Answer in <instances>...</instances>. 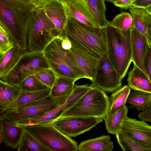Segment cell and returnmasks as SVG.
Listing matches in <instances>:
<instances>
[{"instance_id":"1","label":"cell","mask_w":151,"mask_h":151,"mask_svg":"<svg viewBox=\"0 0 151 151\" xmlns=\"http://www.w3.org/2000/svg\"><path fill=\"white\" fill-rule=\"evenodd\" d=\"M36 8L29 0H0V24L14 44L25 51L29 27Z\"/></svg>"},{"instance_id":"2","label":"cell","mask_w":151,"mask_h":151,"mask_svg":"<svg viewBox=\"0 0 151 151\" xmlns=\"http://www.w3.org/2000/svg\"><path fill=\"white\" fill-rule=\"evenodd\" d=\"M64 34L72 43L90 53L101 58H108L104 27L91 26L75 19L70 18L68 19Z\"/></svg>"},{"instance_id":"3","label":"cell","mask_w":151,"mask_h":151,"mask_svg":"<svg viewBox=\"0 0 151 151\" xmlns=\"http://www.w3.org/2000/svg\"><path fill=\"white\" fill-rule=\"evenodd\" d=\"M106 40L108 59L122 80L132 62L131 30H122L109 23L104 27Z\"/></svg>"},{"instance_id":"4","label":"cell","mask_w":151,"mask_h":151,"mask_svg":"<svg viewBox=\"0 0 151 151\" xmlns=\"http://www.w3.org/2000/svg\"><path fill=\"white\" fill-rule=\"evenodd\" d=\"M109 106V98L105 92L91 85L86 93L58 118L81 116L104 119L108 114Z\"/></svg>"},{"instance_id":"5","label":"cell","mask_w":151,"mask_h":151,"mask_svg":"<svg viewBox=\"0 0 151 151\" xmlns=\"http://www.w3.org/2000/svg\"><path fill=\"white\" fill-rule=\"evenodd\" d=\"M61 35L57 36L45 48L43 52L50 68L57 76L76 81L86 76L70 53L61 46Z\"/></svg>"},{"instance_id":"6","label":"cell","mask_w":151,"mask_h":151,"mask_svg":"<svg viewBox=\"0 0 151 151\" xmlns=\"http://www.w3.org/2000/svg\"><path fill=\"white\" fill-rule=\"evenodd\" d=\"M59 35L42 8H35L28 28L26 51L43 52L46 47Z\"/></svg>"},{"instance_id":"7","label":"cell","mask_w":151,"mask_h":151,"mask_svg":"<svg viewBox=\"0 0 151 151\" xmlns=\"http://www.w3.org/2000/svg\"><path fill=\"white\" fill-rule=\"evenodd\" d=\"M69 96L53 97L50 94L39 100L0 112V117L14 125L21 121L43 115L63 104Z\"/></svg>"},{"instance_id":"8","label":"cell","mask_w":151,"mask_h":151,"mask_svg":"<svg viewBox=\"0 0 151 151\" xmlns=\"http://www.w3.org/2000/svg\"><path fill=\"white\" fill-rule=\"evenodd\" d=\"M49 68L43 52L26 51L16 65L0 78V81L11 85L19 86L29 77Z\"/></svg>"},{"instance_id":"9","label":"cell","mask_w":151,"mask_h":151,"mask_svg":"<svg viewBox=\"0 0 151 151\" xmlns=\"http://www.w3.org/2000/svg\"><path fill=\"white\" fill-rule=\"evenodd\" d=\"M26 129L51 151H77V142L50 123L28 126Z\"/></svg>"},{"instance_id":"10","label":"cell","mask_w":151,"mask_h":151,"mask_svg":"<svg viewBox=\"0 0 151 151\" xmlns=\"http://www.w3.org/2000/svg\"><path fill=\"white\" fill-rule=\"evenodd\" d=\"M104 120L100 117L69 116L58 118L48 123L66 135L75 137L89 131Z\"/></svg>"},{"instance_id":"11","label":"cell","mask_w":151,"mask_h":151,"mask_svg":"<svg viewBox=\"0 0 151 151\" xmlns=\"http://www.w3.org/2000/svg\"><path fill=\"white\" fill-rule=\"evenodd\" d=\"M92 85L108 93L114 92L122 87V80L108 58H102Z\"/></svg>"},{"instance_id":"12","label":"cell","mask_w":151,"mask_h":151,"mask_svg":"<svg viewBox=\"0 0 151 151\" xmlns=\"http://www.w3.org/2000/svg\"><path fill=\"white\" fill-rule=\"evenodd\" d=\"M69 51L79 66L84 73L86 78L92 82L100 67L102 58L93 55L72 43Z\"/></svg>"},{"instance_id":"13","label":"cell","mask_w":151,"mask_h":151,"mask_svg":"<svg viewBox=\"0 0 151 151\" xmlns=\"http://www.w3.org/2000/svg\"><path fill=\"white\" fill-rule=\"evenodd\" d=\"M59 0L63 5L68 18H73L90 26L99 27L87 0Z\"/></svg>"},{"instance_id":"14","label":"cell","mask_w":151,"mask_h":151,"mask_svg":"<svg viewBox=\"0 0 151 151\" xmlns=\"http://www.w3.org/2000/svg\"><path fill=\"white\" fill-rule=\"evenodd\" d=\"M131 40L132 62L148 76L144 65L145 59L150 46L147 37L132 26Z\"/></svg>"},{"instance_id":"15","label":"cell","mask_w":151,"mask_h":151,"mask_svg":"<svg viewBox=\"0 0 151 151\" xmlns=\"http://www.w3.org/2000/svg\"><path fill=\"white\" fill-rule=\"evenodd\" d=\"M0 143L13 149H17L23 138L26 127L10 124L0 117Z\"/></svg>"},{"instance_id":"16","label":"cell","mask_w":151,"mask_h":151,"mask_svg":"<svg viewBox=\"0 0 151 151\" xmlns=\"http://www.w3.org/2000/svg\"><path fill=\"white\" fill-rule=\"evenodd\" d=\"M122 131L151 147V126L145 122L127 117L122 123Z\"/></svg>"},{"instance_id":"17","label":"cell","mask_w":151,"mask_h":151,"mask_svg":"<svg viewBox=\"0 0 151 151\" xmlns=\"http://www.w3.org/2000/svg\"><path fill=\"white\" fill-rule=\"evenodd\" d=\"M42 7L59 34H64L68 18L62 3L59 0H49Z\"/></svg>"},{"instance_id":"18","label":"cell","mask_w":151,"mask_h":151,"mask_svg":"<svg viewBox=\"0 0 151 151\" xmlns=\"http://www.w3.org/2000/svg\"><path fill=\"white\" fill-rule=\"evenodd\" d=\"M127 81L130 89L151 93V82L149 77L134 64L128 73Z\"/></svg>"},{"instance_id":"19","label":"cell","mask_w":151,"mask_h":151,"mask_svg":"<svg viewBox=\"0 0 151 151\" xmlns=\"http://www.w3.org/2000/svg\"><path fill=\"white\" fill-rule=\"evenodd\" d=\"M113 147L110 136L104 135L82 141L78 145V151H111Z\"/></svg>"},{"instance_id":"20","label":"cell","mask_w":151,"mask_h":151,"mask_svg":"<svg viewBox=\"0 0 151 151\" xmlns=\"http://www.w3.org/2000/svg\"><path fill=\"white\" fill-rule=\"evenodd\" d=\"M132 19V25L147 37L148 29L151 27V15L144 9H129Z\"/></svg>"},{"instance_id":"21","label":"cell","mask_w":151,"mask_h":151,"mask_svg":"<svg viewBox=\"0 0 151 151\" xmlns=\"http://www.w3.org/2000/svg\"><path fill=\"white\" fill-rule=\"evenodd\" d=\"M118 142L124 151H151V147L121 131L115 135Z\"/></svg>"},{"instance_id":"22","label":"cell","mask_w":151,"mask_h":151,"mask_svg":"<svg viewBox=\"0 0 151 151\" xmlns=\"http://www.w3.org/2000/svg\"><path fill=\"white\" fill-rule=\"evenodd\" d=\"M128 111L125 104L112 115L104 118L106 129L109 133L115 135L122 130V123L127 117Z\"/></svg>"},{"instance_id":"23","label":"cell","mask_w":151,"mask_h":151,"mask_svg":"<svg viewBox=\"0 0 151 151\" xmlns=\"http://www.w3.org/2000/svg\"><path fill=\"white\" fill-rule=\"evenodd\" d=\"M0 112L19 97L21 90L19 86L11 85L0 81Z\"/></svg>"},{"instance_id":"24","label":"cell","mask_w":151,"mask_h":151,"mask_svg":"<svg viewBox=\"0 0 151 151\" xmlns=\"http://www.w3.org/2000/svg\"><path fill=\"white\" fill-rule=\"evenodd\" d=\"M126 102L130 104L129 107L135 108L138 111L147 110L151 107V93L134 90L130 92Z\"/></svg>"},{"instance_id":"25","label":"cell","mask_w":151,"mask_h":151,"mask_svg":"<svg viewBox=\"0 0 151 151\" xmlns=\"http://www.w3.org/2000/svg\"><path fill=\"white\" fill-rule=\"evenodd\" d=\"M50 91L51 88H48L35 92H22L16 100L0 112L42 99L50 95Z\"/></svg>"},{"instance_id":"26","label":"cell","mask_w":151,"mask_h":151,"mask_svg":"<svg viewBox=\"0 0 151 151\" xmlns=\"http://www.w3.org/2000/svg\"><path fill=\"white\" fill-rule=\"evenodd\" d=\"M24 51L14 45L0 61V78L7 73L16 65Z\"/></svg>"},{"instance_id":"27","label":"cell","mask_w":151,"mask_h":151,"mask_svg":"<svg viewBox=\"0 0 151 151\" xmlns=\"http://www.w3.org/2000/svg\"><path fill=\"white\" fill-rule=\"evenodd\" d=\"M76 81L66 77L57 76L51 89L50 95L53 97L70 96L72 93Z\"/></svg>"},{"instance_id":"28","label":"cell","mask_w":151,"mask_h":151,"mask_svg":"<svg viewBox=\"0 0 151 151\" xmlns=\"http://www.w3.org/2000/svg\"><path fill=\"white\" fill-rule=\"evenodd\" d=\"M131 91L128 85H124L114 91L109 98V112L107 116L113 114L117 110L125 104Z\"/></svg>"},{"instance_id":"29","label":"cell","mask_w":151,"mask_h":151,"mask_svg":"<svg viewBox=\"0 0 151 151\" xmlns=\"http://www.w3.org/2000/svg\"><path fill=\"white\" fill-rule=\"evenodd\" d=\"M17 149L18 151H51L26 129L21 143Z\"/></svg>"},{"instance_id":"30","label":"cell","mask_w":151,"mask_h":151,"mask_svg":"<svg viewBox=\"0 0 151 151\" xmlns=\"http://www.w3.org/2000/svg\"><path fill=\"white\" fill-rule=\"evenodd\" d=\"M89 7L99 27L102 28L108 24L105 12V0H87Z\"/></svg>"},{"instance_id":"31","label":"cell","mask_w":151,"mask_h":151,"mask_svg":"<svg viewBox=\"0 0 151 151\" xmlns=\"http://www.w3.org/2000/svg\"><path fill=\"white\" fill-rule=\"evenodd\" d=\"M22 92H32L38 91L48 88L35 75L26 78L19 85Z\"/></svg>"},{"instance_id":"32","label":"cell","mask_w":151,"mask_h":151,"mask_svg":"<svg viewBox=\"0 0 151 151\" xmlns=\"http://www.w3.org/2000/svg\"><path fill=\"white\" fill-rule=\"evenodd\" d=\"M109 23L111 25L122 30L131 29L132 25V19L130 13L123 12L115 16Z\"/></svg>"},{"instance_id":"33","label":"cell","mask_w":151,"mask_h":151,"mask_svg":"<svg viewBox=\"0 0 151 151\" xmlns=\"http://www.w3.org/2000/svg\"><path fill=\"white\" fill-rule=\"evenodd\" d=\"M14 45L7 32L0 24V61Z\"/></svg>"},{"instance_id":"34","label":"cell","mask_w":151,"mask_h":151,"mask_svg":"<svg viewBox=\"0 0 151 151\" xmlns=\"http://www.w3.org/2000/svg\"><path fill=\"white\" fill-rule=\"evenodd\" d=\"M35 75L42 83L51 89L57 77L55 72L50 68L42 70Z\"/></svg>"},{"instance_id":"35","label":"cell","mask_w":151,"mask_h":151,"mask_svg":"<svg viewBox=\"0 0 151 151\" xmlns=\"http://www.w3.org/2000/svg\"><path fill=\"white\" fill-rule=\"evenodd\" d=\"M144 65L147 74L151 82V46L150 45L145 59Z\"/></svg>"},{"instance_id":"36","label":"cell","mask_w":151,"mask_h":151,"mask_svg":"<svg viewBox=\"0 0 151 151\" xmlns=\"http://www.w3.org/2000/svg\"><path fill=\"white\" fill-rule=\"evenodd\" d=\"M150 5L151 0H133L129 5V8L137 7L145 9Z\"/></svg>"},{"instance_id":"37","label":"cell","mask_w":151,"mask_h":151,"mask_svg":"<svg viewBox=\"0 0 151 151\" xmlns=\"http://www.w3.org/2000/svg\"><path fill=\"white\" fill-rule=\"evenodd\" d=\"M138 116L141 120L151 122V107L147 110L139 112Z\"/></svg>"},{"instance_id":"38","label":"cell","mask_w":151,"mask_h":151,"mask_svg":"<svg viewBox=\"0 0 151 151\" xmlns=\"http://www.w3.org/2000/svg\"><path fill=\"white\" fill-rule=\"evenodd\" d=\"M133 0H118L113 3L115 6L121 8L129 9V6Z\"/></svg>"},{"instance_id":"39","label":"cell","mask_w":151,"mask_h":151,"mask_svg":"<svg viewBox=\"0 0 151 151\" xmlns=\"http://www.w3.org/2000/svg\"><path fill=\"white\" fill-rule=\"evenodd\" d=\"M61 46L65 50H69L72 47V43L68 37L64 34L61 35Z\"/></svg>"},{"instance_id":"40","label":"cell","mask_w":151,"mask_h":151,"mask_svg":"<svg viewBox=\"0 0 151 151\" xmlns=\"http://www.w3.org/2000/svg\"><path fill=\"white\" fill-rule=\"evenodd\" d=\"M49 0H30L36 8L42 7Z\"/></svg>"},{"instance_id":"41","label":"cell","mask_w":151,"mask_h":151,"mask_svg":"<svg viewBox=\"0 0 151 151\" xmlns=\"http://www.w3.org/2000/svg\"><path fill=\"white\" fill-rule=\"evenodd\" d=\"M147 38L149 45L151 46V27L148 29Z\"/></svg>"},{"instance_id":"42","label":"cell","mask_w":151,"mask_h":151,"mask_svg":"<svg viewBox=\"0 0 151 151\" xmlns=\"http://www.w3.org/2000/svg\"><path fill=\"white\" fill-rule=\"evenodd\" d=\"M144 9H145L151 15V5L145 8Z\"/></svg>"},{"instance_id":"43","label":"cell","mask_w":151,"mask_h":151,"mask_svg":"<svg viewBox=\"0 0 151 151\" xmlns=\"http://www.w3.org/2000/svg\"><path fill=\"white\" fill-rule=\"evenodd\" d=\"M105 0V1H107L109 2L110 3H113L114 2H115L116 1H117L118 0Z\"/></svg>"},{"instance_id":"44","label":"cell","mask_w":151,"mask_h":151,"mask_svg":"<svg viewBox=\"0 0 151 151\" xmlns=\"http://www.w3.org/2000/svg\"><path fill=\"white\" fill-rule=\"evenodd\" d=\"M30 1V0H29Z\"/></svg>"}]
</instances>
